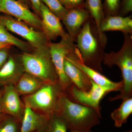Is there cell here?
Here are the masks:
<instances>
[{
	"mask_svg": "<svg viewBox=\"0 0 132 132\" xmlns=\"http://www.w3.org/2000/svg\"><path fill=\"white\" fill-rule=\"evenodd\" d=\"M20 59L25 72L45 83L59 81L51 58L48 43L34 48L30 52H23L20 55Z\"/></svg>",
	"mask_w": 132,
	"mask_h": 132,
	"instance_id": "277c9868",
	"label": "cell"
},
{
	"mask_svg": "<svg viewBox=\"0 0 132 132\" xmlns=\"http://www.w3.org/2000/svg\"><path fill=\"white\" fill-rule=\"evenodd\" d=\"M100 29L102 33H105L106 31H119L123 34H132L131 15H109L105 16L102 21Z\"/></svg>",
	"mask_w": 132,
	"mask_h": 132,
	"instance_id": "2e32d148",
	"label": "cell"
},
{
	"mask_svg": "<svg viewBox=\"0 0 132 132\" xmlns=\"http://www.w3.org/2000/svg\"><path fill=\"white\" fill-rule=\"evenodd\" d=\"M132 11V0H121L119 15L126 16Z\"/></svg>",
	"mask_w": 132,
	"mask_h": 132,
	"instance_id": "4316f807",
	"label": "cell"
},
{
	"mask_svg": "<svg viewBox=\"0 0 132 132\" xmlns=\"http://www.w3.org/2000/svg\"><path fill=\"white\" fill-rule=\"evenodd\" d=\"M47 126L46 127L43 128L40 130H38L35 132H47Z\"/></svg>",
	"mask_w": 132,
	"mask_h": 132,
	"instance_id": "d6a6232c",
	"label": "cell"
},
{
	"mask_svg": "<svg viewBox=\"0 0 132 132\" xmlns=\"http://www.w3.org/2000/svg\"><path fill=\"white\" fill-rule=\"evenodd\" d=\"M0 108L3 113L21 121L24 107L13 85H5L0 100Z\"/></svg>",
	"mask_w": 132,
	"mask_h": 132,
	"instance_id": "8fae6325",
	"label": "cell"
},
{
	"mask_svg": "<svg viewBox=\"0 0 132 132\" xmlns=\"http://www.w3.org/2000/svg\"><path fill=\"white\" fill-rule=\"evenodd\" d=\"M21 121L12 116L5 117L0 121V132H20Z\"/></svg>",
	"mask_w": 132,
	"mask_h": 132,
	"instance_id": "603a6c76",
	"label": "cell"
},
{
	"mask_svg": "<svg viewBox=\"0 0 132 132\" xmlns=\"http://www.w3.org/2000/svg\"><path fill=\"white\" fill-rule=\"evenodd\" d=\"M10 48L0 49V68L5 64L9 57Z\"/></svg>",
	"mask_w": 132,
	"mask_h": 132,
	"instance_id": "83f0119b",
	"label": "cell"
},
{
	"mask_svg": "<svg viewBox=\"0 0 132 132\" xmlns=\"http://www.w3.org/2000/svg\"><path fill=\"white\" fill-rule=\"evenodd\" d=\"M40 17L42 31L48 41L55 40L59 37L62 38L67 34L63 28L60 19L43 2L40 7Z\"/></svg>",
	"mask_w": 132,
	"mask_h": 132,
	"instance_id": "7c38bea8",
	"label": "cell"
},
{
	"mask_svg": "<svg viewBox=\"0 0 132 132\" xmlns=\"http://www.w3.org/2000/svg\"><path fill=\"white\" fill-rule=\"evenodd\" d=\"M75 42L82 62L101 73L107 37L105 33L99 32L91 16L82 26Z\"/></svg>",
	"mask_w": 132,
	"mask_h": 132,
	"instance_id": "6da1fadb",
	"label": "cell"
},
{
	"mask_svg": "<svg viewBox=\"0 0 132 132\" xmlns=\"http://www.w3.org/2000/svg\"><path fill=\"white\" fill-rule=\"evenodd\" d=\"M121 48L117 52L105 53L103 63L109 67L117 66L121 72L122 86L120 93L109 100L113 101L132 97V34H124Z\"/></svg>",
	"mask_w": 132,
	"mask_h": 132,
	"instance_id": "3957f363",
	"label": "cell"
},
{
	"mask_svg": "<svg viewBox=\"0 0 132 132\" xmlns=\"http://www.w3.org/2000/svg\"><path fill=\"white\" fill-rule=\"evenodd\" d=\"M24 72L20 59L18 61L13 56H10L0 68V83L13 85L17 82Z\"/></svg>",
	"mask_w": 132,
	"mask_h": 132,
	"instance_id": "9a60e30c",
	"label": "cell"
},
{
	"mask_svg": "<svg viewBox=\"0 0 132 132\" xmlns=\"http://www.w3.org/2000/svg\"><path fill=\"white\" fill-rule=\"evenodd\" d=\"M90 17L85 7L67 9L61 20L67 31L68 34L76 41L82 26Z\"/></svg>",
	"mask_w": 132,
	"mask_h": 132,
	"instance_id": "4fadbf2b",
	"label": "cell"
},
{
	"mask_svg": "<svg viewBox=\"0 0 132 132\" xmlns=\"http://www.w3.org/2000/svg\"><path fill=\"white\" fill-rule=\"evenodd\" d=\"M0 43L15 46L23 52H28L34 48L26 42L18 39L0 24Z\"/></svg>",
	"mask_w": 132,
	"mask_h": 132,
	"instance_id": "ffe728a7",
	"label": "cell"
},
{
	"mask_svg": "<svg viewBox=\"0 0 132 132\" xmlns=\"http://www.w3.org/2000/svg\"><path fill=\"white\" fill-rule=\"evenodd\" d=\"M91 82L92 86L88 91L80 90L73 85L65 93L72 101L92 108L100 113V102L109 92L91 80Z\"/></svg>",
	"mask_w": 132,
	"mask_h": 132,
	"instance_id": "ba28073f",
	"label": "cell"
},
{
	"mask_svg": "<svg viewBox=\"0 0 132 132\" xmlns=\"http://www.w3.org/2000/svg\"><path fill=\"white\" fill-rule=\"evenodd\" d=\"M121 0H104L103 4L105 17L119 15Z\"/></svg>",
	"mask_w": 132,
	"mask_h": 132,
	"instance_id": "d4e9b609",
	"label": "cell"
},
{
	"mask_svg": "<svg viewBox=\"0 0 132 132\" xmlns=\"http://www.w3.org/2000/svg\"><path fill=\"white\" fill-rule=\"evenodd\" d=\"M75 40L67 34L62 37L59 42L48 43L51 58L58 76L59 83L65 92L73 84L65 73L64 61L66 56L75 48Z\"/></svg>",
	"mask_w": 132,
	"mask_h": 132,
	"instance_id": "8992f818",
	"label": "cell"
},
{
	"mask_svg": "<svg viewBox=\"0 0 132 132\" xmlns=\"http://www.w3.org/2000/svg\"><path fill=\"white\" fill-rule=\"evenodd\" d=\"M67 126L64 120L55 112L50 117L47 132H67Z\"/></svg>",
	"mask_w": 132,
	"mask_h": 132,
	"instance_id": "7402d4cb",
	"label": "cell"
},
{
	"mask_svg": "<svg viewBox=\"0 0 132 132\" xmlns=\"http://www.w3.org/2000/svg\"><path fill=\"white\" fill-rule=\"evenodd\" d=\"M19 1L23 3L24 4L27 6L28 7L32 8L31 3H30L29 0H19Z\"/></svg>",
	"mask_w": 132,
	"mask_h": 132,
	"instance_id": "f546056e",
	"label": "cell"
},
{
	"mask_svg": "<svg viewBox=\"0 0 132 132\" xmlns=\"http://www.w3.org/2000/svg\"><path fill=\"white\" fill-rule=\"evenodd\" d=\"M3 91H0V100H1V98L2 95ZM3 114L1 111V108H0V121H1L5 117L3 116Z\"/></svg>",
	"mask_w": 132,
	"mask_h": 132,
	"instance_id": "4dcf8cb0",
	"label": "cell"
},
{
	"mask_svg": "<svg viewBox=\"0 0 132 132\" xmlns=\"http://www.w3.org/2000/svg\"><path fill=\"white\" fill-rule=\"evenodd\" d=\"M19 0H0V12L22 21L42 31L40 18Z\"/></svg>",
	"mask_w": 132,
	"mask_h": 132,
	"instance_id": "9c48e42d",
	"label": "cell"
},
{
	"mask_svg": "<svg viewBox=\"0 0 132 132\" xmlns=\"http://www.w3.org/2000/svg\"><path fill=\"white\" fill-rule=\"evenodd\" d=\"M34 13L40 17V10L42 1L41 0H29Z\"/></svg>",
	"mask_w": 132,
	"mask_h": 132,
	"instance_id": "f1b7e54d",
	"label": "cell"
},
{
	"mask_svg": "<svg viewBox=\"0 0 132 132\" xmlns=\"http://www.w3.org/2000/svg\"><path fill=\"white\" fill-rule=\"evenodd\" d=\"M120 106L111 113V119L116 127H121L127 122L128 119L132 113V97L123 100Z\"/></svg>",
	"mask_w": 132,
	"mask_h": 132,
	"instance_id": "d6986e66",
	"label": "cell"
},
{
	"mask_svg": "<svg viewBox=\"0 0 132 132\" xmlns=\"http://www.w3.org/2000/svg\"><path fill=\"white\" fill-rule=\"evenodd\" d=\"M85 7L88 11L98 30L101 33L100 27L105 18L102 0H85Z\"/></svg>",
	"mask_w": 132,
	"mask_h": 132,
	"instance_id": "44dd1931",
	"label": "cell"
},
{
	"mask_svg": "<svg viewBox=\"0 0 132 132\" xmlns=\"http://www.w3.org/2000/svg\"><path fill=\"white\" fill-rule=\"evenodd\" d=\"M45 83L38 78L24 72L14 87L19 94L28 95L37 91Z\"/></svg>",
	"mask_w": 132,
	"mask_h": 132,
	"instance_id": "ac0fdd59",
	"label": "cell"
},
{
	"mask_svg": "<svg viewBox=\"0 0 132 132\" xmlns=\"http://www.w3.org/2000/svg\"><path fill=\"white\" fill-rule=\"evenodd\" d=\"M65 93L59 81L45 83L38 90L24 98L25 104L34 110L50 117L56 112L59 101Z\"/></svg>",
	"mask_w": 132,
	"mask_h": 132,
	"instance_id": "5b68a950",
	"label": "cell"
},
{
	"mask_svg": "<svg viewBox=\"0 0 132 132\" xmlns=\"http://www.w3.org/2000/svg\"><path fill=\"white\" fill-rule=\"evenodd\" d=\"M12 46L11 45H8V44L0 43V49L5 48H10Z\"/></svg>",
	"mask_w": 132,
	"mask_h": 132,
	"instance_id": "1f68e13d",
	"label": "cell"
},
{
	"mask_svg": "<svg viewBox=\"0 0 132 132\" xmlns=\"http://www.w3.org/2000/svg\"><path fill=\"white\" fill-rule=\"evenodd\" d=\"M67 9L85 7V0H59Z\"/></svg>",
	"mask_w": 132,
	"mask_h": 132,
	"instance_id": "484cf974",
	"label": "cell"
},
{
	"mask_svg": "<svg viewBox=\"0 0 132 132\" xmlns=\"http://www.w3.org/2000/svg\"><path fill=\"white\" fill-rule=\"evenodd\" d=\"M56 113L64 120L71 131L90 132L98 125L100 113L94 109L72 101L64 94L59 101Z\"/></svg>",
	"mask_w": 132,
	"mask_h": 132,
	"instance_id": "7a4b0ae2",
	"label": "cell"
},
{
	"mask_svg": "<svg viewBox=\"0 0 132 132\" xmlns=\"http://www.w3.org/2000/svg\"><path fill=\"white\" fill-rule=\"evenodd\" d=\"M131 132V131H127V132Z\"/></svg>",
	"mask_w": 132,
	"mask_h": 132,
	"instance_id": "e575fe53",
	"label": "cell"
},
{
	"mask_svg": "<svg viewBox=\"0 0 132 132\" xmlns=\"http://www.w3.org/2000/svg\"><path fill=\"white\" fill-rule=\"evenodd\" d=\"M49 118L45 114L36 112L25 104L20 132H35L46 127Z\"/></svg>",
	"mask_w": 132,
	"mask_h": 132,
	"instance_id": "5bb4252c",
	"label": "cell"
},
{
	"mask_svg": "<svg viewBox=\"0 0 132 132\" xmlns=\"http://www.w3.org/2000/svg\"><path fill=\"white\" fill-rule=\"evenodd\" d=\"M65 73L74 85L80 90L88 91L92 86L91 80L81 70L65 57L64 63Z\"/></svg>",
	"mask_w": 132,
	"mask_h": 132,
	"instance_id": "e0dca14e",
	"label": "cell"
},
{
	"mask_svg": "<svg viewBox=\"0 0 132 132\" xmlns=\"http://www.w3.org/2000/svg\"><path fill=\"white\" fill-rule=\"evenodd\" d=\"M92 132V131H91V132Z\"/></svg>",
	"mask_w": 132,
	"mask_h": 132,
	"instance_id": "d590c367",
	"label": "cell"
},
{
	"mask_svg": "<svg viewBox=\"0 0 132 132\" xmlns=\"http://www.w3.org/2000/svg\"><path fill=\"white\" fill-rule=\"evenodd\" d=\"M42 2L55 15L62 20L67 9L64 7L59 0H41Z\"/></svg>",
	"mask_w": 132,
	"mask_h": 132,
	"instance_id": "cb8c5ba5",
	"label": "cell"
},
{
	"mask_svg": "<svg viewBox=\"0 0 132 132\" xmlns=\"http://www.w3.org/2000/svg\"><path fill=\"white\" fill-rule=\"evenodd\" d=\"M0 24L4 26L9 32L26 40L33 48L46 45L49 42L42 31L9 15H0Z\"/></svg>",
	"mask_w": 132,
	"mask_h": 132,
	"instance_id": "52a82bcc",
	"label": "cell"
},
{
	"mask_svg": "<svg viewBox=\"0 0 132 132\" xmlns=\"http://www.w3.org/2000/svg\"><path fill=\"white\" fill-rule=\"evenodd\" d=\"M67 57L83 71L90 80L109 93L120 91L122 86L121 81L118 82L113 81L101 73L86 65L81 60L79 52L76 47L72 52L67 55Z\"/></svg>",
	"mask_w": 132,
	"mask_h": 132,
	"instance_id": "30bf717a",
	"label": "cell"
},
{
	"mask_svg": "<svg viewBox=\"0 0 132 132\" xmlns=\"http://www.w3.org/2000/svg\"><path fill=\"white\" fill-rule=\"evenodd\" d=\"M90 132H91V131H90ZM70 132H85L81 131H70Z\"/></svg>",
	"mask_w": 132,
	"mask_h": 132,
	"instance_id": "836d02e7",
	"label": "cell"
}]
</instances>
